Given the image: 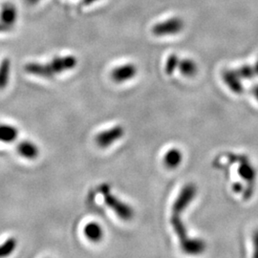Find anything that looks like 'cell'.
<instances>
[{
	"mask_svg": "<svg viewBox=\"0 0 258 258\" xmlns=\"http://www.w3.org/2000/svg\"><path fill=\"white\" fill-rule=\"evenodd\" d=\"M84 234L88 239L91 240L93 242H99L102 239L103 236V231H102V227L95 223H88L85 228H84Z\"/></svg>",
	"mask_w": 258,
	"mask_h": 258,
	"instance_id": "cell-10",
	"label": "cell"
},
{
	"mask_svg": "<svg viewBox=\"0 0 258 258\" xmlns=\"http://www.w3.org/2000/svg\"><path fill=\"white\" fill-rule=\"evenodd\" d=\"M99 192L102 194L103 200L108 208H110L120 218L124 221H129L134 216L133 209L127 205L120 201L118 197L110 192V186L107 184H102L99 186Z\"/></svg>",
	"mask_w": 258,
	"mask_h": 258,
	"instance_id": "cell-2",
	"label": "cell"
},
{
	"mask_svg": "<svg viewBox=\"0 0 258 258\" xmlns=\"http://www.w3.org/2000/svg\"><path fill=\"white\" fill-rule=\"evenodd\" d=\"M254 67V70H255V73H256V75L258 76V60L256 61V63H255V65L253 66Z\"/></svg>",
	"mask_w": 258,
	"mask_h": 258,
	"instance_id": "cell-25",
	"label": "cell"
},
{
	"mask_svg": "<svg viewBox=\"0 0 258 258\" xmlns=\"http://www.w3.org/2000/svg\"><path fill=\"white\" fill-rule=\"evenodd\" d=\"M184 20L178 17L159 22L152 27V34L157 37H165L179 34L184 30Z\"/></svg>",
	"mask_w": 258,
	"mask_h": 258,
	"instance_id": "cell-3",
	"label": "cell"
},
{
	"mask_svg": "<svg viewBox=\"0 0 258 258\" xmlns=\"http://www.w3.org/2000/svg\"><path fill=\"white\" fill-rule=\"evenodd\" d=\"M239 173L241 177H243L246 180H253L255 177V171L253 169V167L249 166L248 164H244L240 166Z\"/></svg>",
	"mask_w": 258,
	"mask_h": 258,
	"instance_id": "cell-19",
	"label": "cell"
},
{
	"mask_svg": "<svg viewBox=\"0 0 258 258\" xmlns=\"http://www.w3.org/2000/svg\"><path fill=\"white\" fill-rule=\"evenodd\" d=\"M78 64V59L74 55L55 56L50 62L42 64L37 62H30L24 66V70L29 74L43 78H52L64 71L72 70Z\"/></svg>",
	"mask_w": 258,
	"mask_h": 258,
	"instance_id": "cell-1",
	"label": "cell"
},
{
	"mask_svg": "<svg viewBox=\"0 0 258 258\" xmlns=\"http://www.w3.org/2000/svg\"><path fill=\"white\" fill-rule=\"evenodd\" d=\"M17 247V240L15 238H9L5 241L2 245H0V258L6 257L10 255Z\"/></svg>",
	"mask_w": 258,
	"mask_h": 258,
	"instance_id": "cell-16",
	"label": "cell"
},
{
	"mask_svg": "<svg viewBox=\"0 0 258 258\" xmlns=\"http://www.w3.org/2000/svg\"><path fill=\"white\" fill-rule=\"evenodd\" d=\"M25 1H26V3H27V4H30V5H35V4L38 3L40 0H25Z\"/></svg>",
	"mask_w": 258,
	"mask_h": 258,
	"instance_id": "cell-24",
	"label": "cell"
},
{
	"mask_svg": "<svg viewBox=\"0 0 258 258\" xmlns=\"http://www.w3.org/2000/svg\"><path fill=\"white\" fill-rule=\"evenodd\" d=\"M182 247L188 253H198L203 250L205 246L201 241L187 239L182 244Z\"/></svg>",
	"mask_w": 258,
	"mask_h": 258,
	"instance_id": "cell-15",
	"label": "cell"
},
{
	"mask_svg": "<svg viewBox=\"0 0 258 258\" xmlns=\"http://www.w3.org/2000/svg\"><path fill=\"white\" fill-rule=\"evenodd\" d=\"M99 0H83V5H91Z\"/></svg>",
	"mask_w": 258,
	"mask_h": 258,
	"instance_id": "cell-22",
	"label": "cell"
},
{
	"mask_svg": "<svg viewBox=\"0 0 258 258\" xmlns=\"http://www.w3.org/2000/svg\"><path fill=\"white\" fill-rule=\"evenodd\" d=\"M183 155L181 151L177 148L168 150L164 157V163L168 168H176L182 162Z\"/></svg>",
	"mask_w": 258,
	"mask_h": 258,
	"instance_id": "cell-11",
	"label": "cell"
},
{
	"mask_svg": "<svg viewBox=\"0 0 258 258\" xmlns=\"http://www.w3.org/2000/svg\"><path fill=\"white\" fill-rule=\"evenodd\" d=\"M236 72L239 75L240 78L247 79V80L252 79L254 76H256L254 67L250 65H243L238 70H236Z\"/></svg>",
	"mask_w": 258,
	"mask_h": 258,
	"instance_id": "cell-18",
	"label": "cell"
},
{
	"mask_svg": "<svg viewBox=\"0 0 258 258\" xmlns=\"http://www.w3.org/2000/svg\"><path fill=\"white\" fill-rule=\"evenodd\" d=\"M123 134H124L123 127L120 125H117V126H114L113 128L102 131L100 134H98L96 136L95 142L100 148H108L114 142L121 138Z\"/></svg>",
	"mask_w": 258,
	"mask_h": 258,
	"instance_id": "cell-4",
	"label": "cell"
},
{
	"mask_svg": "<svg viewBox=\"0 0 258 258\" xmlns=\"http://www.w3.org/2000/svg\"><path fill=\"white\" fill-rule=\"evenodd\" d=\"M11 72V60L4 58L0 63V89L5 88L9 83Z\"/></svg>",
	"mask_w": 258,
	"mask_h": 258,
	"instance_id": "cell-14",
	"label": "cell"
},
{
	"mask_svg": "<svg viewBox=\"0 0 258 258\" xmlns=\"http://www.w3.org/2000/svg\"><path fill=\"white\" fill-rule=\"evenodd\" d=\"M253 242H254V256L258 257V231L254 233V237H253Z\"/></svg>",
	"mask_w": 258,
	"mask_h": 258,
	"instance_id": "cell-20",
	"label": "cell"
},
{
	"mask_svg": "<svg viewBox=\"0 0 258 258\" xmlns=\"http://www.w3.org/2000/svg\"><path fill=\"white\" fill-rule=\"evenodd\" d=\"M137 74V67L132 63L121 65L111 72V78L114 82L120 83L131 80Z\"/></svg>",
	"mask_w": 258,
	"mask_h": 258,
	"instance_id": "cell-6",
	"label": "cell"
},
{
	"mask_svg": "<svg viewBox=\"0 0 258 258\" xmlns=\"http://www.w3.org/2000/svg\"><path fill=\"white\" fill-rule=\"evenodd\" d=\"M252 94L254 95V97L258 100V85H255V86L252 88Z\"/></svg>",
	"mask_w": 258,
	"mask_h": 258,
	"instance_id": "cell-23",
	"label": "cell"
},
{
	"mask_svg": "<svg viewBox=\"0 0 258 258\" xmlns=\"http://www.w3.org/2000/svg\"><path fill=\"white\" fill-rule=\"evenodd\" d=\"M223 79L225 83H227L228 86L231 88V91L237 94L243 92V85L240 83L241 78L236 71L226 70L223 73Z\"/></svg>",
	"mask_w": 258,
	"mask_h": 258,
	"instance_id": "cell-8",
	"label": "cell"
},
{
	"mask_svg": "<svg viewBox=\"0 0 258 258\" xmlns=\"http://www.w3.org/2000/svg\"><path fill=\"white\" fill-rule=\"evenodd\" d=\"M179 61H180V58L178 57V55H174V54L169 55L167 60H166V68H165L166 74H172L176 69L178 68Z\"/></svg>",
	"mask_w": 258,
	"mask_h": 258,
	"instance_id": "cell-17",
	"label": "cell"
},
{
	"mask_svg": "<svg viewBox=\"0 0 258 258\" xmlns=\"http://www.w3.org/2000/svg\"><path fill=\"white\" fill-rule=\"evenodd\" d=\"M10 29H11V28L7 27L6 25H4V24H3V23L0 21V33H1V32H6V31H9Z\"/></svg>",
	"mask_w": 258,
	"mask_h": 258,
	"instance_id": "cell-21",
	"label": "cell"
},
{
	"mask_svg": "<svg viewBox=\"0 0 258 258\" xmlns=\"http://www.w3.org/2000/svg\"><path fill=\"white\" fill-rule=\"evenodd\" d=\"M19 136V131L15 126L8 124H0V142L12 143Z\"/></svg>",
	"mask_w": 258,
	"mask_h": 258,
	"instance_id": "cell-12",
	"label": "cell"
},
{
	"mask_svg": "<svg viewBox=\"0 0 258 258\" xmlns=\"http://www.w3.org/2000/svg\"><path fill=\"white\" fill-rule=\"evenodd\" d=\"M17 150L19 155L29 160L36 159L39 153L37 146L34 145L32 142H28V141L20 142L17 147Z\"/></svg>",
	"mask_w": 258,
	"mask_h": 258,
	"instance_id": "cell-9",
	"label": "cell"
},
{
	"mask_svg": "<svg viewBox=\"0 0 258 258\" xmlns=\"http://www.w3.org/2000/svg\"><path fill=\"white\" fill-rule=\"evenodd\" d=\"M196 194V188L192 184H187L182 189L179 194L175 203L173 205V213L179 214L184 211V209L191 202Z\"/></svg>",
	"mask_w": 258,
	"mask_h": 258,
	"instance_id": "cell-5",
	"label": "cell"
},
{
	"mask_svg": "<svg viewBox=\"0 0 258 258\" xmlns=\"http://www.w3.org/2000/svg\"><path fill=\"white\" fill-rule=\"evenodd\" d=\"M18 10L15 5L5 3L2 5L0 11V21L7 27L12 28L18 19Z\"/></svg>",
	"mask_w": 258,
	"mask_h": 258,
	"instance_id": "cell-7",
	"label": "cell"
},
{
	"mask_svg": "<svg viewBox=\"0 0 258 258\" xmlns=\"http://www.w3.org/2000/svg\"><path fill=\"white\" fill-rule=\"evenodd\" d=\"M178 69L185 77H194L197 72V65L192 59L184 58L179 61Z\"/></svg>",
	"mask_w": 258,
	"mask_h": 258,
	"instance_id": "cell-13",
	"label": "cell"
}]
</instances>
